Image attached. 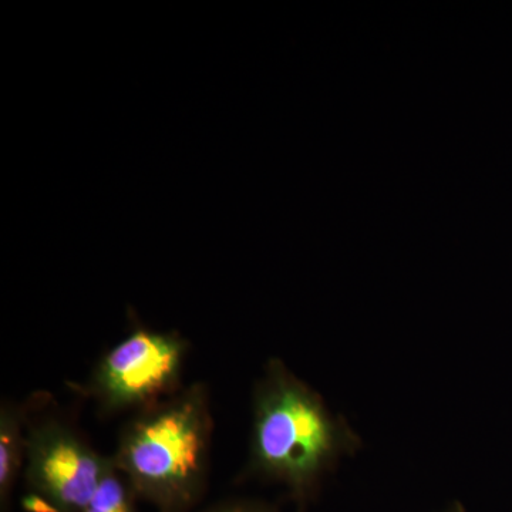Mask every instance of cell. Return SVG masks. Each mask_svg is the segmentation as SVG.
Wrapping results in <instances>:
<instances>
[{
    "label": "cell",
    "mask_w": 512,
    "mask_h": 512,
    "mask_svg": "<svg viewBox=\"0 0 512 512\" xmlns=\"http://www.w3.org/2000/svg\"><path fill=\"white\" fill-rule=\"evenodd\" d=\"M210 436L207 393L197 384L131 421L114 464L136 497L160 512H185L205 485Z\"/></svg>",
    "instance_id": "6da1fadb"
},
{
    "label": "cell",
    "mask_w": 512,
    "mask_h": 512,
    "mask_svg": "<svg viewBox=\"0 0 512 512\" xmlns=\"http://www.w3.org/2000/svg\"><path fill=\"white\" fill-rule=\"evenodd\" d=\"M342 443L318 396L285 370H272L256 394L252 467L303 493Z\"/></svg>",
    "instance_id": "7a4b0ae2"
},
{
    "label": "cell",
    "mask_w": 512,
    "mask_h": 512,
    "mask_svg": "<svg viewBox=\"0 0 512 512\" xmlns=\"http://www.w3.org/2000/svg\"><path fill=\"white\" fill-rule=\"evenodd\" d=\"M185 342L177 333L137 326L104 355L94 372V396L109 412L160 403L180 380Z\"/></svg>",
    "instance_id": "3957f363"
},
{
    "label": "cell",
    "mask_w": 512,
    "mask_h": 512,
    "mask_svg": "<svg viewBox=\"0 0 512 512\" xmlns=\"http://www.w3.org/2000/svg\"><path fill=\"white\" fill-rule=\"evenodd\" d=\"M86 441L57 421H46L26 437V481L30 494L55 512H82L109 466Z\"/></svg>",
    "instance_id": "277c9868"
},
{
    "label": "cell",
    "mask_w": 512,
    "mask_h": 512,
    "mask_svg": "<svg viewBox=\"0 0 512 512\" xmlns=\"http://www.w3.org/2000/svg\"><path fill=\"white\" fill-rule=\"evenodd\" d=\"M25 457L26 437H23L18 413L12 407L3 406L0 413V500L3 508Z\"/></svg>",
    "instance_id": "5b68a950"
},
{
    "label": "cell",
    "mask_w": 512,
    "mask_h": 512,
    "mask_svg": "<svg viewBox=\"0 0 512 512\" xmlns=\"http://www.w3.org/2000/svg\"><path fill=\"white\" fill-rule=\"evenodd\" d=\"M134 498L136 495L111 458L99 487L82 512H137Z\"/></svg>",
    "instance_id": "8992f818"
},
{
    "label": "cell",
    "mask_w": 512,
    "mask_h": 512,
    "mask_svg": "<svg viewBox=\"0 0 512 512\" xmlns=\"http://www.w3.org/2000/svg\"><path fill=\"white\" fill-rule=\"evenodd\" d=\"M207 512H269L264 508L254 507V505L247 504H228L221 505V507L212 508Z\"/></svg>",
    "instance_id": "52a82bcc"
},
{
    "label": "cell",
    "mask_w": 512,
    "mask_h": 512,
    "mask_svg": "<svg viewBox=\"0 0 512 512\" xmlns=\"http://www.w3.org/2000/svg\"><path fill=\"white\" fill-rule=\"evenodd\" d=\"M447 512H464V511H463V508L458 507V505H456V507L450 508V510H448Z\"/></svg>",
    "instance_id": "ba28073f"
}]
</instances>
